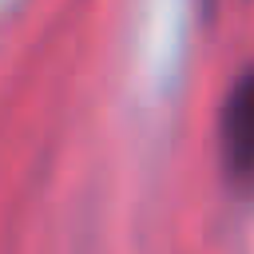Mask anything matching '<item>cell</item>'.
Here are the masks:
<instances>
[{"instance_id": "6da1fadb", "label": "cell", "mask_w": 254, "mask_h": 254, "mask_svg": "<svg viewBox=\"0 0 254 254\" xmlns=\"http://www.w3.org/2000/svg\"><path fill=\"white\" fill-rule=\"evenodd\" d=\"M222 159L238 183H254V67L222 103Z\"/></svg>"}]
</instances>
